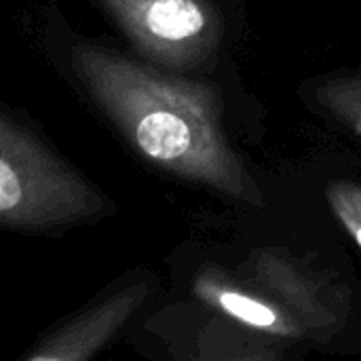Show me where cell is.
<instances>
[{
	"label": "cell",
	"instance_id": "obj_1",
	"mask_svg": "<svg viewBox=\"0 0 361 361\" xmlns=\"http://www.w3.org/2000/svg\"><path fill=\"white\" fill-rule=\"evenodd\" d=\"M70 66L144 161L224 199L264 205L258 182L231 146L214 87L95 42L74 44Z\"/></svg>",
	"mask_w": 361,
	"mask_h": 361
},
{
	"label": "cell",
	"instance_id": "obj_7",
	"mask_svg": "<svg viewBox=\"0 0 361 361\" xmlns=\"http://www.w3.org/2000/svg\"><path fill=\"white\" fill-rule=\"evenodd\" d=\"M319 110L361 140V72L334 74L313 89Z\"/></svg>",
	"mask_w": 361,
	"mask_h": 361
},
{
	"label": "cell",
	"instance_id": "obj_3",
	"mask_svg": "<svg viewBox=\"0 0 361 361\" xmlns=\"http://www.w3.org/2000/svg\"><path fill=\"white\" fill-rule=\"evenodd\" d=\"M95 2L148 63L165 70L201 68L222 40V17L212 0Z\"/></svg>",
	"mask_w": 361,
	"mask_h": 361
},
{
	"label": "cell",
	"instance_id": "obj_4",
	"mask_svg": "<svg viewBox=\"0 0 361 361\" xmlns=\"http://www.w3.org/2000/svg\"><path fill=\"white\" fill-rule=\"evenodd\" d=\"M247 271L252 283L296 317L307 334L326 338L341 330L347 313L343 296L300 260L277 250H260L247 262Z\"/></svg>",
	"mask_w": 361,
	"mask_h": 361
},
{
	"label": "cell",
	"instance_id": "obj_8",
	"mask_svg": "<svg viewBox=\"0 0 361 361\" xmlns=\"http://www.w3.org/2000/svg\"><path fill=\"white\" fill-rule=\"evenodd\" d=\"M326 199L343 228L361 247V184L349 180H334L326 188Z\"/></svg>",
	"mask_w": 361,
	"mask_h": 361
},
{
	"label": "cell",
	"instance_id": "obj_2",
	"mask_svg": "<svg viewBox=\"0 0 361 361\" xmlns=\"http://www.w3.org/2000/svg\"><path fill=\"white\" fill-rule=\"evenodd\" d=\"M114 214L112 201L8 110L0 114V226L53 233Z\"/></svg>",
	"mask_w": 361,
	"mask_h": 361
},
{
	"label": "cell",
	"instance_id": "obj_6",
	"mask_svg": "<svg viewBox=\"0 0 361 361\" xmlns=\"http://www.w3.org/2000/svg\"><path fill=\"white\" fill-rule=\"evenodd\" d=\"M195 292L203 302L252 330L279 338L307 336L298 319L292 317L281 305H277L264 292L256 294L233 283L222 273H203L201 277H197Z\"/></svg>",
	"mask_w": 361,
	"mask_h": 361
},
{
	"label": "cell",
	"instance_id": "obj_5",
	"mask_svg": "<svg viewBox=\"0 0 361 361\" xmlns=\"http://www.w3.org/2000/svg\"><path fill=\"white\" fill-rule=\"evenodd\" d=\"M148 283H131L99 300L89 311L49 332L25 355L27 361H85L99 353L140 311L148 298Z\"/></svg>",
	"mask_w": 361,
	"mask_h": 361
}]
</instances>
